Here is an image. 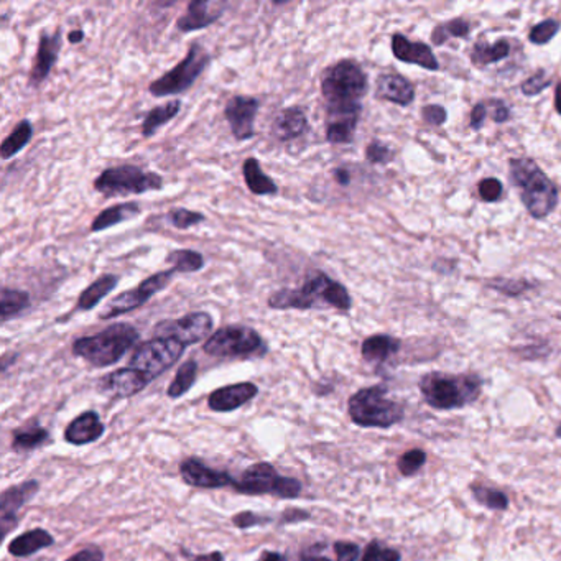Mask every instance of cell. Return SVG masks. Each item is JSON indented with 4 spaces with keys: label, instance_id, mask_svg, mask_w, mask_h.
I'll use <instances>...</instances> for the list:
<instances>
[{
    "label": "cell",
    "instance_id": "obj_1",
    "mask_svg": "<svg viewBox=\"0 0 561 561\" xmlns=\"http://www.w3.org/2000/svg\"><path fill=\"white\" fill-rule=\"evenodd\" d=\"M267 305L272 310H322L336 308L347 312L353 306L349 291L324 272H313L302 287L273 291Z\"/></svg>",
    "mask_w": 561,
    "mask_h": 561
},
{
    "label": "cell",
    "instance_id": "obj_2",
    "mask_svg": "<svg viewBox=\"0 0 561 561\" xmlns=\"http://www.w3.org/2000/svg\"><path fill=\"white\" fill-rule=\"evenodd\" d=\"M322 93L326 111H361V99L367 93V76L354 60H341L324 70Z\"/></svg>",
    "mask_w": 561,
    "mask_h": 561
},
{
    "label": "cell",
    "instance_id": "obj_3",
    "mask_svg": "<svg viewBox=\"0 0 561 561\" xmlns=\"http://www.w3.org/2000/svg\"><path fill=\"white\" fill-rule=\"evenodd\" d=\"M140 339V333L129 322H115L101 333L78 338L73 354L94 367H109L119 363Z\"/></svg>",
    "mask_w": 561,
    "mask_h": 561
},
{
    "label": "cell",
    "instance_id": "obj_4",
    "mask_svg": "<svg viewBox=\"0 0 561 561\" xmlns=\"http://www.w3.org/2000/svg\"><path fill=\"white\" fill-rule=\"evenodd\" d=\"M510 177L519 187L522 201L535 219L547 218L558 205V189L531 158L510 160Z\"/></svg>",
    "mask_w": 561,
    "mask_h": 561
},
{
    "label": "cell",
    "instance_id": "obj_5",
    "mask_svg": "<svg viewBox=\"0 0 561 561\" xmlns=\"http://www.w3.org/2000/svg\"><path fill=\"white\" fill-rule=\"evenodd\" d=\"M481 379L476 375H449L431 373L422 377L420 390L426 404L438 410L468 406L481 394Z\"/></svg>",
    "mask_w": 561,
    "mask_h": 561
},
{
    "label": "cell",
    "instance_id": "obj_6",
    "mask_svg": "<svg viewBox=\"0 0 561 561\" xmlns=\"http://www.w3.org/2000/svg\"><path fill=\"white\" fill-rule=\"evenodd\" d=\"M347 412L356 425L390 428L404 418V406L387 397L384 385L367 387L349 398Z\"/></svg>",
    "mask_w": 561,
    "mask_h": 561
},
{
    "label": "cell",
    "instance_id": "obj_7",
    "mask_svg": "<svg viewBox=\"0 0 561 561\" xmlns=\"http://www.w3.org/2000/svg\"><path fill=\"white\" fill-rule=\"evenodd\" d=\"M94 189L105 197L144 195L163 188V178L154 172H146L136 165H117L105 168L94 180Z\"/></svg>",
    "mask_w": 561,
    "mask_h": 561
},
{
    "label": "cell",
    "instance_id": "obj_8",
    "mask_svg": "<svg viewBox=\"0 0 561 561\" xmlns=\"http://www.w3.org/2000/svg\"><path fill=\"white\" fill-rule=\"evenodd\" d=\"M211 63V54L201 43H193L188 50V54L178 63L173 70H170L163 76L156 78L154 83L148 86V93L155 97L175 96L188 91L203 71Z\"/></svg>",
    "mask_w": 561,
    "mask_h": 561
},
{
    "label": "cell",
    "instance_id": "obj_9",
    "mask_svg": "<svg viewBox=\"0 0 561 561\" xmlns=\"http://www.w3.org/2000/svg\"><path fill=\"white\" fill-rule=\"evenodd\" d=\"M234 490L247 496L269 494L280 499H295L302 492V482L281 476L269 463H255L242 473Z\"/></svg>",
    "mask_w": 561,
    "mask_h": 561
},
{
    "label": "cell",
    "instance_id": "obj_10",
    "mask_svg": "<svg viewBox=\"0 0 561 561\" xmlns=\"http://www.w3.org/2000/svg\"><path fill=\"white\" fill-rule=\"evenodd\" d=\"M203 351L213 357H246L264 354L265 343L255 330L249 326H224L209 336Z\"/></svg>",
    "mask_w": 561,
    "mask_h": 561
},
{
    "label": "cell",
    "instance_id": "obj_11",
    "mask_svg": "<svg viewBox=\"0 0 561 561\" xmlns=\"http://www.w3.org/2000/svg\"><path fill=\"white\" fill-rule=\"evenodd\" d=\"M185 347L187 346L173 338H154L137 347L130 357L129 367H134L154 381L178 363V359L185 353Z\"/></svg>",
    "mask_w": 561,
    "mask_h": 561
},
{
    "label": "cell",
    "instance_id": "obj_12",
    "mask_svg": "<svg viewBox=\"0 0 561 561\" xmlns=\"http://www.w3.org/2000/svg\"><path fill=\"white\" fill-rule=\"evenodd\" d=\"M173 275H175L173 269L156 272V273L150 275L146 280L140 281L136 289L119 293L105 306V312H101L99 318L101 320H111V318H115V316H121V314L134 312L137 308H140L142 305L150 302L158 291L167 289V285L173 279Z\"/></svg>",
    "mask_w": 561,
    "mask_h": 561
},
{
    "label": "cell",
    "instance_id": "obj_13",
    "mask_svg": "<svg viewBox=\"0 0 561 561\" xmlns=\"http://www.w3.org/2000/svg\"><path fill=\"white\" fill-rule=\"evenodd\" d=\"M213 316L206 312L188 313L178 320H165L155 326V338H173L183 346L201 343L213 331Z\"/></svg>",
    "mask_w": 561,
    "mask_h": 561
},
{
    "label": "cell",
    "instance_id": "obj_14",
    "mask_svg": "<svg viewBox=\"0 0 561 561\" xmlns=\"http://www.w3.org/2000/svg\"><path fill=\"white\" fill-rule=\"evenodd\" d=\"M260 109V101L252 96L236 94L228 101L224 107L226 121L230 125L232 136L239 142L250 140L255 137V117Z\"/></svg>",
    "mask_w": 561,
    "mask_h": 561
},
{
    "label": "cell",
    "instance_id": "obj_15",
    "mask_svg": "<svg viewBox=\"0 0 561 561\" xmlns=\"http://www.w3.org/2000/svg\"><path fill=\"white\" fill-rule=\"evenodd\" d=\"M40 484L38 481H23L17 486L5 489L0 498V533L2 537H7L17 525H19V512L21 507L33 499V496L38 492Z\"/></svg>",
    "mask_w": 561,
    "mask_h": 561
},
{
    "label": "cell",
    "instance_id": "obj_16",
    "mask_svg": "<svg viewBox=\"0 0 561 561\" xmlns=\"http://www.w3.org/2000/svg\"><path fill=\"white\" fill-rule=\"evenodd\" d=\"M180 474L188 486L197 489L234 488L238 481L224 471L209 468L197 457H188L180 465Z\"/></svg>",
    "mask_w": 561,
    "mask_h": 561
},
{
    "label": "cell",
    "instance_id": "obj_17",
    "mask_svg": "<svg viewBox=\"0 0 561 561\" xmlns=\"http://www.w3.org/2000/svg\"><path fill=\"white\" fill-rule=\"evenodd\" d=\"M62 31L56 30L54 33L43 31L38 40V48L33 60L30 74H29V83L31 88H38L40 84L52 73L54 63L58 62V54L62 50Z\"/></svg>",
    "mask_w": 561,
    "mask_h": 561
},
{
    "label": "cell",
    "instance_id": "obj_18",
    "mask_svg": "<svg viewBox=\"0 0 561 561\" xmlns=\"http://www.w3.org/2000/svg\"><path fill=\"white\" fill-rule=\"evenodd\" d=\"M150 382L152 379L144 373L134 367H122L103 377L99 381V387L113 398H129L142 392Z\"/></svg>",
    "mask_w": 561,
    "mask_h": 561
},
{
    "label": "cell",
    "instance_id": "obj_19",
    "mask_svg": "<svg viewBox=\"0 0 561 561\" xmlns=\"http://www.w3.org/2000/svg\"><path fill=\"white\" fill-rule=\"evenodd\" d=\"M259 394V387L254 382H239V384L219 387L208 397V406L213 412L228 414L238 410L240 406L249 404Z\"/></svg>",
    "mask_w": 561,
    "mask_h": 561
},
{
    "label": "cell",
    "instance_id": "obj_20",
    "mask_svg": "<svg viewBox=\"0 0 561 561\" xmlns=\"http://www.w3.org/2000/svg\"><path fill=\"white\" fill-rule=\"evenodd\" d=\"M222 17V4H213L208 0L189 2L187 12L177 21V29L181 33L205 30Z\"/></svg>",
    "mask_w": 561,
    "mask_h": 561
},
{
    "label": "cell",
    "instance_id": "obj_21",
    "mask_svg": "<svg viewBox=\"0 0 561 561\" xmlns=\"http://www.w3.org/2000/svg\"><path fill=\"white\" fill-rule=\"evenodd\" d=\"M310 129L306 113L300 105H291L281 109L272 122V134L280 142H290L305 136Z\"/></svg>",
    "mask_w": 561,
    "mask_h": 561
},
{
    "label": "cell",
    "instance_id": "obj_22",
    "mask_svg": "<svg viewBox=\"0 0 561 561\" xmlns=\"http://www.w3.org/2000/svg\"><path fill=\"white\" fill-rule=\"evenodd\" d=\"M105 433V423L101 422V418L96 412L89 410V412H84L81 415L76 416L73 422L68 425L66 431H64V440L74 447H83V445H89V443L97 441Z\"/></svg>",
    "mask_w": 561,
    "mask_h": 561
},
{
    "label": "cell",
    "instance_id": "obj_23",
    "mask_svg": "<svg viewBox=\"0 0 561 561\" xmlns=\"http://www.w3.org/2000/svg\"><path fill=\"white\" fill-rule=\"evenodd\" d=\"M392 52H394L395 58L400 62L418 64V66L430 70V71H437L440 68L438 60L428 45L408 42V38L400 33L392 37Z\"/></svg>",
    "mask_w": 561,
    "mask_h": 561
},
{
    "label": "cell",
    "instance_id": "obj_24",
    "mask_svg": "<svg viewBox=\"0 0 561 561\" xmlns=\"http://www.w3.org/2000/svg\"><path fill=\"white\" fill-rule=\"evenodd\" d=\"M361 111H326V140L334 146L351 144Z\"/></svg>",
    "mask_w": 561,
    "mask_h": 561
},
{
    "label": "cell",
    "instance_id": "obj_25",
    "mask_svg": "<svg viewBox=\"0 0 561 561\" xmlns=\"http://www.w3.org/2000/svg\"><path fill=\"white\" fill-rule=\"evenodd\" d=\"M377 97L395 103V105H408L415 99L414 86L406 81L400 74H382L377 80Z\"/></svg>",
    "mask_w": 561,
    "mask_h": 561
},
{
    "label": "cell",
    "instance_id": "obj_26",
    "mask_svg": "<svg viewBox=\"0 0 561 561\" xmlns=\"http://www.w3.org/2000/svg\"><path fill=\"white\" fill-rule=\"evenodd\" d=\"M142 214V208L136 201L119 203L111 208H105L93 219L91 232H103L105 229L114 228L117 224H122L127 221L138 218Z\"/></svg>",
    "mask_w": 561,
    "mask_h": 561
},
{
    "label": "cell",
    "instance_id": "obj_27",
    "mask_svg": "<svg viewBox=\"0 0 561 561\" xmlns=\"http://www.w3.org/2000/svg\"><path fill=\"white\" fill-rule=\"evenodd\" d=\"M242 175L250 193L255 197H275L279 193L277 183L262 172L259 160L255 156L246 158L242 165Z\"/></svg>",
    "mask_w": 561,
    "mask_h": 561
},
{
    "label": "cell",
    "instance_id": "obj_28",
    "mask_svg": "<svg viewBox=\"0 0 561 561\" xmlns=\"http://www.w3.org/2000/svg\"><path fill=\"white\" fill-rule=\"evenodd\" d=\"M53 543H54V539L48 532L43 529H33L13 539L9 543V553L17 558H25L37 551L52 547Z\"/></svg>",
    "mask_w": 561,
    "mask_h": 561
},
{
    "label": "cell",
    "instance_id": "obj_29",
    "mask_svg": "<svg viewBox=\"0 0 561 561\" xmlns=\"http://www.w3.org/2000/svg\"><path fill=\"white\" fill-rule=\"evenodd\" d=\"M119 277L114 273H105L101 275L97 280H94L91 285H88L84 289L83 293L80 295L78 303H76V308L80 312H89L96 308L103 298H105L111 291L114 290L115 287L119 285Z\"/></svg>",
    "mask_w": 561,
    "mask_h": 561
},
{
    "label": "cell",
    "instance_id": "obj_30",
    "mask_svg": "<svg viewBox=\"0 0 561 561\" xmlns=\"http://www.w3.org/2000/svg\"><path fill=\"white\" fill-rule=\"evenodd\" d=\"M398 349H400L398 339L387 334H375L365 339L361 347V353L369 363H384L389 357L398 353Z\"/></svg>",
    "mask_w": 561,
    "mask_h": 561
},
{
    "label": "cell",
    "instance_id": "obj_31",
    "mask_svg": "<svg viewBox=\"0 0 561 561\" xmlns=\"http://www.w3.org/2000/svg\"><path fill=\"white\" fill-rule=\"evenodd\" d=\"M180 111H181V101L180 99H173L167 105H156L146 115V119L142 122V136L146 137V138L155 136L158 129H162L172 119H175L180 114Z\"/></svg>",
    "mask_w": 561,
    "mask_h": 561
},
{
    "label": "cell",
    "instance_id": "obj_32",
    "mask_svg": "<svg viewBox=\"0 0 561 561\" xmlns=\"http://www.w3.org/2000/svg\"><path fill=\"white\" fill-rule=\"evenodd\" d=\"M33 137V127L29 119H21L15 129L12 130L11 136L5 137L2 147H0V155L4 160H11L12 156L17 155L25 147L30 144Z\"/></svg>",
    "mask_w": 561,
    "mask_h": 561
},
{
    "label": "cell",
    "instance_id": "obj_33",
    "mask_svg": "<svg viewBox=\"0 0 561 561\" xmlns=\"http://www.w3.org/2000/svg\"><path fill=\"white\" fill-rule=\"evenodd\" d=\"M30 306V295L27 291L4 287L0 291V314L2 322H9Z\"/></svg>",
    "mask_w": 561,
    "mask_h": 561
},
{
    "label": "cell",
    "instance_id": "obj_34",
    "mask_svg": "<svg viewBox=\"0 0 561 561\" xmlns=\"http://www.w3.org/2000/svg\"><path fill=\"white\" fill-rule=\"evenodd\" d=\"M510 53V45L507 40H499L494 45H489V43L481 40V42L474 45L473 48V54H471V62L474 63L476 66H488L490 63H498L504 58H507Z\"/></svg>",
    "mask_w": 561,
    "mask_h": 561
},
{
    "label": "cell",
    "instance_id": "obj_35",
    "mask_svg": "<svg viewBox=\"0 0 561 561\" xmlns=\"http://www.w3.org/2000/svg\"><path fill=\"white\" fill-rule=\"evenodd\" d=\"M165 262L172 265L170 269H173L175 273H195L205 267L203 254L191 249L172 250Z\"/></svg>",
    "mask_w": 561,
    "mask_h": 561
},
{
    "label": "cell",
    "instance_id": "obj_36",
    "mask_svg": "<svg viewBox=\"0 0 561 561\" xmlns=\"http://www.w3.org/2000/svg\"><path fill=\"white\" fill-rule=\"evenodd\" d=\"M50 438V433L42 428V426H29L23 430H17L12 437V448L17 453H29L38 447H42L43 443H46Z\"/></svg>",
    "mask_w": 561,
    "mask_h": 561
},
{
    "label": "cell",
    "instance_id": "obj_37",
    "mask_svg": "<svg viewBox=\"0 0 561 561\" xmlns=\"http://www.w3.org/2000/svg\"><path fill=\"white\" fill-rule=\"evenodd\" d=\"M197 363L189 359L185 364L180 365L173 382L168 387L167 395L170 398H180L197 382Z\"/></svg>",
    "mask_w": 561,
    "mask_h": 561
},
{
    "label": "cell",
    "instance_id": "obj_38",
    "mask_svg": "<svg viewBox=\"0 0 561 561\" xmlns=\"http://www.w3.org/2000/svg\"><path fill=\"white\" fill-rule=\"evenodd\" d=\"M167 219L173 228L185 230V229L195 228L199 222H203V221L206 219V216H205L203 213L191 211V209L173 208L168 211Z\"/></svg>",
    "mask_w": 561,
    "mask_h": 561
},
{
    "label": "cell",
    "instance_id": "obj_39",
    "mask_svg": "<svg viewBox=\"0 0 561 561\" xmlns=\"http://www.w3.org/2000/svg\"><path fill=\"white\" fill-rule=\"evenodd\" d=\"M474 498L486 506L488 509L504 510L509 506V499L506 494H502L500 490L494 489L482 488V486H473Z\"/></svg>",
    "mask_w": 561,
    "mask_h": 561
},
{
    "label": "cell",
    "instance_id": "obj_40",
    "mask_svg": "<svg viewBox=\"0 0 561 561\" xmlns=\"http://www.w3.org/2000/svg\"><path fill=\"white\" fill-rule=\"evenodd\" d=\"M447 33L448 35L463 38L469 33V23L466 21H463V19H456V21L438 25L435 31H433V42L437 43V45L447 42Z\"/></svg>",
    "mask_w": 561,
    "mask_h": 561
},
{
    "label": "cell",
    "instance_id": "obj_41",
    "mask_svg": "<svg viewBox=\"0 0 561 561\" xmlns=\"http://www.w3.org/2000/svg\"><path fill=\"white\" fill-rule=\"evenodd\" d=\"M425 461L426 455L422 449H410V451H406V455L398 457L397 466L404 476H412L425 465Z\"/></svg>",
    "mask_w": 561,
    "mask_h": 561
},
{
    "label": "cell",
    "instance_id": "obj_42",
    "mask_svg": "<svg viewBox=\"0 0 561 561\" xmlns=\"http://www.w3.org/2000/svg\"><path fill=\"white\" fill-rule=\"evenodd\" d=\"M558 30H560V23L553 21V19H548V21L537 23L532 29L531 33H529V40L533 45H545V43L550 42L551 38L558 33Z\"/></svg>",
    "mask_w": 561,
    "mask_h": 561
},
{
    "label": "cell",
    "instance_id": "obj_43",
    "mask_svg": "<svg viewBox=\"0 0 561 561\" xmlns=\"http://www.w3.org/2000/svg\"><path fill=\"white\" fill-rule=\"evenodd\" d=\"M363 561H400V553L382 547L379 541H371L364 551Z\"/></svg>",
    "mask_w": 561,
    "mask_h": 561
},
{
    "label": "cell",
    "instance_id": "obj_44",
    "mask_svg": "<svg viewBox=\"0 0 561 561\" xmlns=\"http://www.w3.org/2000/svg\"><path fill=\"white\" fill-rule=\"evenodd\" d=\"M232 522H234V525H236V527H239L242 531H246V529L259 527V525H264V523H271L272 517L246 510V512H240L238 515H234V517H232Z\"/></svg>",
    "mask_w": 561,
    "mask_h": 561
},
{
    "label": "cell",
    "instance_id": "obj_45",
    "mask_svg": "<svg viewBox=\"0 0 561 561\" xmlns=\"http://www.w3.org/2000/svg\"><path fill=\"white\" fill-rule=\"evenodd\" d=\"M365 158H367L371 163H374V165H382V163L390 162L392 150L385 146V144H382V142L374 140V142H371V144L367 146V148H365Z\"/></svg>",
    "mask_w": 561,
    "mask_h": 561
},
{
    "label": "cell",
    "instance_id": "obj_46",
    "mask_svg": "<svg viewBox=\"0 0 561 561\" xmlns=\"http://www.w3.org/2000/svg\"><path fill=\"white\" fill-rule=\"evenodd\" d=\"M490 287L494 290L500 291L504 295H509V297H517L520 293L532 289L531 283L525 280H494L490 283Z\"/></svg>",
    "mask_w": 561,
    "mask_h": 561
},
{
    "label": "cell",
    "instance_id": "obj_47",
    "mask_svg": "<svg viewBox=\"0 0 561 561\" xmlns=\"http://www.w3.org/2000/svg\"><path fill=\"white\" fill-rule=\"evenodd\" d=\"M550 84V78L543 73V71H539V73L533 74L525 83L522 84V93L525 94V96H537V94H540L545 88H548Z\"/></svg>",
    "mask_w": 561,
    "mask_h": 561
},
{
    "label": "cell",
    "instance_id": "obj_48",
    "mask_svg": "<svg viewBox=\"0 0 561 561\" xmlns=\"http://www.w3.org/2000/svg\"><path fill=\"white\" fill-rule=\"evenodd\" d=\"M479 195L484 201H498L502 197V183L496 178H486L479 183Z\"/></svg>",
    "mask_w": 561,
    "mask_h": 561
},
{
    "label": "cell",
    "instance_id": "obj_49",
    "mask_svg": "<svg viewBox=\"0 0 561 561\" xmlns=\"http://www.w3.org/2000/svg\"><path fill=\"white\" fill-rule=\"evenodd\" d=\"M334 553L338 557V561H356L361 551H359V547L351 541H336Z\"/></svg>",
    "mask_w": 561,
    "mask_h": 561
},
{
    "label": "cell",
    "instance_id": "obj_50",
    "mask_svg": "<svg viewBox=\"0 0 561 561\" xmlns=\"http://www.w3.org/2000/svg\"><path fill=\"white\" fill-rule=\"evenodd\" d=\"M422 115H423L426 122L431 125L445 124V121H447V111L441 105H425L422 111Z\"/></svg>",
    "mask_w": 561,
    "mask_h": 561
},
{
    "label": "cell",
    "instance_id": "obj_51",
    "mask_svg": "<svg viewBox=\"0 0 561 561\" xmlns=\"http://www.w3.org/2000/svg\"><path fill=\"white\" fill-rule=\"evenodd\" d=\"M66 561H105V553L99 547H88L84 550L74 553Z\"/></svg>",
    "mask_w": 561,
    "mask_h": 561
},
{
    "label": "cell",
    "instance_id": "obj_52",
    "mask_svg": "<svg viewBox=\"0 0 561 561\" xmlns=\"http://www.w3.org/2000/svg\"><path fill=\"white\" fill-rule=\"evenodd\" d=\"M486 115H488V105H484V103H479V105H474V109H473V113H471V129H474V130H478L484 124V119H486Z\"/></svg>",
    "mask_w": 561,
    "mask_h": 561
},
{
    "label": "cell",
    "instance_id": "obj_53",
    "mask_svg": "<svg viewBox=\"0 0 561 561\" xmlns=\"http://www.w3.org/2000/svg\"><path fill=\"white\" fill-rule=\"evenodd\" d=\"M308 517H310V512H305V510L300 509H290L283 512L281 520H283V522H300V520L308 519Z\"/></svg>",
    "mask_w": 561,
    "mask_h": 561
},
{
    "label": "cell",
    "instance_id": "obj_54",
    "mask_svg": "<svg viewBox=\"0 0 561 561\" xmlns=\"http://www.w3.org/2000/svg\"><path fill=\"white\" fill-rule=\"evenodd\" d=\"M492 117L496 122H506L509 119V109L507 105H502V103H496V107H492Z\"/></svg>",
    "mask_w": 561,
    "mask_h": 561
},
{
    "label": "cell",
    "instance_id": "obj_55",
    "mask_svg": "<svg viewBox=\"0 0 561 561\" xmlns=\"http://www.w3.org/2000/svg\"><path fill=\"white\" fill-rule=\"evenodd\" d=\"M333 177L343 187L349 185V181H351V173L346 168H336L333 172Z\"/></svg>",
    "mask_w": 561,
    "mask_h": 561
},
{
    "label": "cell",
    "instance_id": "obj_56",
    "mask_svg": "<svg viewBox=\"0 0 561 561\" xmlns=\"http://www.w3.org/2000/svg\"><path fill=\"white\" fill-rule=\"evenodd\" d=\"M193 561H224V558L219 551H211L208 555H197Z\"/></svg>",
    "mask_w": 561,
    "mask_h": 561
},
{
    "label": "cell",
    "instance_id": "obj_57",
    "mask_svg": "<svg viewBox=\"0 0 561 561\" xmlns=\"http://www.w3.org/2000/svg\"><path fill=\"white\" fill-rule=\"evenodd\" d=\"M259 561H287V558L277 551H264Z\"/></svg>",
    "mask_w": 561,
    "mask_h": 561
},
{
    "label": "cell",
    "instance_id": "obj_58",
    "mask_svg": "<svg viewBox=\"0 0 561 561\" xmlns=\"http://www.w3.org/2000/svg\"><path fill=\"white\" fill-rule=\"evenodd\" d=\"M83 40L84 31L80 30V29H78V30L70 31V33H68V42L73 43V45H76V43H81L83 42Z\"/></svg>",
    "mask_w": 561,
    "mask_h": 561
},
{
    "label": "cell",
    "instance_id": "obj_59",
    "mask_svg": "<svg viewBox=\"0 0 561 561\" xmlns=\"http://www.w3.org/2000/svg\"><path fill=\"white\" fill-rule=\"evenodd\" d=\"M300 561H333L330 560V558H326V557H320V555H303Z\"/></svg>",
    "mask_w": 561,
    "mask_h": 561
},
{
    "label": "cell",
    "instance_id": "obj_60",
    "mask_svg": "<svg viewBox=\"0 0 561 561\" xmlns=\"http://www.w3.org/2000/svg\"><path fill=\"white\" fill-rule=\"evenodd\" d=\"M555 107H557V113L561 114V83L557 86V93H555Z\"/></svg>",
    "mask_w": 561,
    "mask_h": 561
},
{
    "label": "cell",
    "instance_id": "obj_61",
    "mask_svg": "<svg viewBox=\"0 0 561 561\" xmlns=\"http://www.w3.org/2000/svg\"><path fill=\"white\" fill-rule=\"evenodd\" d=\"M557 437L561 438V425L557 428Z\"/></svg>",
    "mask_w": 561,
    "mask_h": 561
}]
</instances>
